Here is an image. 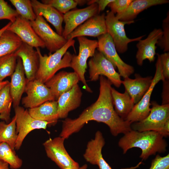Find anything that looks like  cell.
<instances>
[{
    "instance_id": "obj_45",
    "label": "cell",
    "mask_w": 169,
    "mask_h": 169,
    "mask_svg": "<svg viewBox=\"0 0 169 169\" xmlns=\"http://www.w3.org/2000/svg\"><path fill=\"white\" fill-rule=\"evenodd\" d=\"M87 165L86 164H84L82 166L79 167V169H87Z\"/></svg>"
},
{
    "instance_id": "obj_12",
    "label": "cell",
    "mask_w": 169,
    "mask_h": 169,
    "mask_svg": "<svg viewBox=\"0 0 169 169\" xmlns=\"http://www.w3.org/2000/svg\"><path fill=\"white\" fill-rule=\"evenodd\" d=\"M36 34L44 44L49 54L63 47L68 40L54 31L42 16H37L36 19L30 21Z\"/></svg>"
},
{
    "instance_id": "obj_2",
    "label": "cell",
    "mask_w": 169,
    "mask_h": 169,
    "mask_svg": "<svg viewBox=\"0 0 169 169\" xmlns=\"http://www.w3.org/2000/svg\"><path fill=\"white\" fill-rule=\"evenodd\" d=\"M124 135L119 140L118 145L124 154L131 148H139L141 150L140 158L146 160L151 156L157 153H164L166 150V141L157 132H140L132 130Z\"/></svg>"
},
{
    "instance_id": "obj_11",
    "label": "cell",
    "mask_w": 169,
    "mask_h": 169,
    "mask_svg": "<svg viewBox=\"0 0 169 169\" xmlns=\"http://www.w3.org/2000/svg\"><path fill=\"white\" fill-rule=\"evenodd\" d=\"M64 139L60 136L49 138L43 145L47 156L61 169H79V164L69 156L64 145Z\"/></svg>"
},
{
    "instance_id": "obj_3",
    "label": "cell",
    "mask_w": 169,
    "mask_h": 169,
    "mask_svg": "<svg viewBox=\"0 0 169 169\" xmlns=\"http://www.w3.org/2000/svg\"><path fill=\"white\" fill-rule=\"evenodd\" d=\"M75 43L73 39L68 40L63 47L49 56L46 54L43 55L39 48H36L39 56V66L35 79L45 84L59 69L70 67L72 54L67 50L72 47L76 52Z\"/></svg>"
},
{
    "instance_id": "obj_21",
    "label": "cell",
    "mask_w": 169,
    "mask_h": 169,
    "mask_svg": "<svg viewBox=\"0 0 169 169\" xmlns=\"http://www.w3.org/2000/svg\"><path fill=\"white\" fill-rule=\"evenodd\" d=\"M135 78L129 77L122 80L126 91L135 105L138 103L149 89L153 79L152 76L142 77L138 74L135 75Z\"/></svg>"
},
{
    "instance_id": "obj_37",
    "label": "cell",
    "mask_w": 169,
    "mask_h": 169,
    "mask_svg": "<svg viewBox=\"0 0 169 169\" xmlns=\"http://www.w3.org/2000/svg\"><path fill=\"white\" fill-rule=\"evenodd\" d=\"M133 0H114L109 4L111 11L114 14L120 13L123 12Z\"/></svg>"
},
{
    "instance_id": "obj_33",
    "label": "cell",
    "mask_w": 169,
    "mask_h": 169,
    "mask_svg": "<svg viewBox=\"0 0 169 169\" xmlns=\"http://www.w3.org/2000/svg\"><path fill=\"white\" fill-rule=\"evenodd\" d=\"M16 10L23 18L30 21L34 20L37 17L29 0H10Z\"/></svg>"
},
{
    "instance_id": "obj_46",
    "label": "cell",
    "mask_w": 169,
    "mask_h": 169,
    "mask_svg": "<svg viewBox=\"0 0 169 169\" xmlns=\"http://www.w3.org/2000/svg\"><path fill=\"white\" fill-rule=\"evenodd\" d=\"M0 119H1V116L0 115Z\"/></svg>"
},
{
    "instance_id": "obj_39",
    "label": "cell",
    "mask_w": 169,
    "mask_h": 169,
    "mask_svg": "<svg viewBox=\"0 0 169 169\" xmlns=\"http://www.w3.org/2000/svg\"><path fill=\"white\" fill-rule=\"evenodd\" d=\"M162 73L165 80L169 79V53L165 52L160 54Z\"/></svg>"
},
{
    "instance_id": "obj_20",
    "label": "cell",
    "mask_w": 169,
    "mask_h": 169,
    "mask_svg": "<svg viewBox=\"0 0 169 169\" xmlns=\"http://www.w3.org/2000/svg\"><path fill=\"white\" fill-rule=\"evenodd\" d=\"M105 144L102 133L97 131L94 139L88 142L83 156L87 162L97 165L99 169H112L103 157L102 150Z\"/></svg>"
},
{
    "instance_id": "obj_18",
    "label": "cell",
    "mask_w": 169,
    "mask_h": 169,
    "mask_svg": "<svg viewBox=\"0 0 169 169\" xmlns=\"http://www.w3.org/2000/svg\"><path fill=\"white\" fill-rule=\"evenodd\" d=\"M162 34L161 29L155 28L151 31L145 39L138 41L136 44L137 51L136 55L137 64L142 66L143 61L148 59L150 62H153L155 59L156 50L159 40Z\"/></svg>"
},
{
    "instance_id": "obj_14",
    "label": "cell",
    "mask_w": 169,
    "mask_h": 169,
    "mask_svg": "<svg viewBox=\"0 0 169 169\" xmlns=\"http://www.w3.org/2000/svg\"><path fill=\"white\" fill-rule=\"evenodd\" d=\"M98 14V5L95 3L84 8L69 11L64 15L65 25L62 36L66 39L67 36L82 23Z\"/></svg>"
},
{
    "instance_id": "obj_30",
    "label": "cell",
    "mask_w": 169,
    "mask_h": 169,
    "mask_svg": "<svg viewBox=\"0 0 169 169\" xmlns=\"http://www.w3.org/2000/svg\"><path fill=\"white\" fill-rule=\"evenodd\" d=\"M0 160L7 163L12 169H18L23 164L22 160L16 154L15 150L5 142L0 143Z\"/></svg>"
},
{
    "instance_id": "obj_25",
    "label": "cell",
    "mask_w": 169,
    "mask_h": 169,
    "mask_svg": "<svg viewBox=\"0 0 169 169\" xmlns=\"http://www.w3.org/2000/svg\"><path fill=\"white\" fill-rule=\"evenodd\" d=\"M168 0H133L128 7L122 12L116 14V17L123 21H134L141 12L148 8L158 5L169 3Z\"/></svg>"
},
{
    "instance_id": "obj_34",
    "label": "cell",
    "mask_w": 169,
    "mask_h": 169,
    "mask_svg": "<svg viewBox=\"0 0 169 169\" xmlns=\"http://www.w3.org/2000/svg\"><path fill=\"white\" fill-rule=\"evenodd\" d=\"M41 2L53 7L63 14L75 8L78 5L76 0H42Z\"/></svg>"
},
{
    "instance_id": "obj_35",
    "label": "cell",
    "mask_w": 169,
    "mask_h": 169,
    "mask_svg": "<svg viewBox=\"0 0 169 169\" xmlns=\"http://www.w3.org/2000/svg\"><path fill=\"white\" fill-rule=\"evenodd\" d=\"M19 15L16 10L13 8L7 2L0 0V20L8 19L13 23Z\"/></svg>"
},
{
    "instance_id": "obj_17",
    "label": "cell",
    "mask_w": 169,
    "mask_h": 169,
    "mask_svg": "<svg viewBox=\"0 0 169 169\" xmlns=\"http://www.w3.org/2000/svg\"><path fill=\"white\" fill-rule=\"evenodd\" d=\"M79 81L78 75L75 72L62 71L55 74L45 84L57 101L61 95L71 90Z\"/></svg>"
},
{
    "instance_id": "obj_27",
    "label": "cell",
    "mask_w": 169,
    "mask_h": 169,
    "mask_svg": "<svg viewBox=\"0 0 169 169\" xmlns=\"http://www.w3.org/2000/svg\"><path fill=\"white\" fill-rule=\"evenodd\" d=\"M111 94L115 111L120 118L125 120L135 105L132 99L125 90L121 93L112 87Z\"/></svg>"
},
{
    "instance_id": "obj_8",
    "label": "cell",
    "mask_w": 169,
    "mask_h": 169,
    "mask_svg": "<svg viewBox=\"0 0 169 169\" xmlns=\"http://www.w3.org/2000/svg\"><path fill=\"white\" fill-rule=\"evenodd\" d=\"M157 58L156 64V70L151 85L140 100L134 105L125 119L131 124L141 121L148 116L151 110L150 99L154 88L159 81L165 80L160 54H157Z\"/></svg>"
},
{
    "instance_id": "obj_13",
    "label": "cell",
    "mask_w": 169,
    "mask_h": 169,
    "mask_svg": "<svg viewBox=\"0 0 169 169\" xmlns=\"http://www.w3.org/2000/svg\"><path fill=\"white\" fill-rule=\"evenodd\" d=\"M25 92L27 95L22 99V103L26 108L35 107L47 101L55 100L50 89L36 79L27 80Z\"/></svg>"
},
{
    "instance_id": "obj_42",
    "label": "cell",
    "mask_w": 169,
    "mask_h": 169,
    "mask_svg": "<svg viewBox=\"0 0 169 169\" xmlns=\"http://www.w3.org/2000/svg\"><path fill=\"white\" fill-rule=\"evenodd\" d=\"M12 23L10 22H9L6 25L0 29V37L3 33L6 30L8 27L11 25Z\"/></svg>"
},
{
    "instance_id": "obj_9",
    "label": "cell",
    "mask_w": 169,
    "mask_h": 169,
    "mask_svg": "<svg viewBox=\"0 0 169 169\" xmlns=\"http://www.w3.org/2000/svg\"><path fill=\"white\" fill-rule=\"evenodd\" d=\"M16 119V131L18 138L15 149L18 150L21 147L25 137L32 131L35 129L45 130L49 123L33 117L28 110L23 107L17 106L14 108Z\"/></svg>"
},
{
    "instance_id": "obj_23",
    "label": "cell",
    "mask_w": 169,
    "mask_h": 169,
    "mask_svg": "<svg viewBox=\"0 0 169 169\" xmlns=\"http://www.w3.org/2000/svg\"><path fill=\"white\" fill-rule=\"evenodd\" d=\"M31 2L36 16L44 17L54 27L57 33L62 36L63 31L62 24L64 21V14L49 5L37 0H32Z\"/></svg>"
},
{
    "instance_id": "obj_5",
    "label": "cell",
    "mask_w": 169,
    "mask_h": 169,
    "mask_svg": "<svg viewBox=\"0 0 169 169\" xmlns=\"http://www.w3.org/2000/svg\"><path fill=\"white\" fill-rule=\"evenodd\" d=\"M77 38L79 44V54L77 55L72 54L70 67L77 74L79 80L82 83L86 90L92 93V90L87 84L84 75L87 68V60L94 55L96 49L98 47V42L84 36L77 37Z\"/></svg>"
},
{
    "instance_id": "obj_28",
    "label": "cell",
    "mask_w": 169,
    "mask_h": 169,
    "mask_svg": "<svg viewBox=\"0 0 169 169\" xmlns=\"http://www.w3.org/2000/svg\"><path fill=\"white\" fill-rule=\"evenodd\" d=\"M22 42L16 34L7 29L0 37V57L15 52Z\"/></svg>"
},
{
    "instance_id": "obj_24",
    "label": "cell",
    "mask_w": 169,
    "mask_h": 169,
    "mask_svg": "<svg viewBox=\"0 0 169 169\" xmlns=\"http://www.w3.org/2000/svg\"><path fill=\"white\" fill-rule=\"evenodd\" d=\"M22 60L18 57L15 69L11 76L10 91L14 108L19 106L27 83Z\"/></svg>"
},
{
    "instance_id": "obj_38",
    "label": "cell",
    "mask_w": 169,
    "mask_h": 169,
    "mask_svg": "<svg viewBox=\"0 0 169 169\" xmlns=\"http://www.w3.org/2000/svg\"><path fill=\"white\" fill-rule=\"evenodd\" d=\"M149 169H169V154L163 157L156 155L152 160Z\"/></svg>"
},
{
    "instance_id": "obj_44",
    "label": "cell",
    "mask_w": 169,
    "mask_h": 169,
    "mask_svg": "<svg viewBox=\"0 0 169 169\" xmlns=\"http://www.w3.org/2000/svg\"><path fill=\"white\" fill-rule=\"evenodd\" d=\"M88 0H76L78 4L83 5L87 2Z\"/></svg>"
},
{
    "instance_id": "obj_10",
    "label": "cell",
    "mask_w": 169,
    "mask_h": 169,
    "mask_svg": "<svg viewBox=\"0 0 169 169\" xmlns=\"http://www.w3.org/2000/svg\"><path fill=\"white\" fill-rule=\"evenodd\" d=\"M97 38L98 50L112 63L115 69H118L120 77L124 79L133 74L134 71V67L125 63L120 58L110 35L107 33Z\"/></svg>"
},
{
    "instance_id": "obj_1",
    "label": "cell",
    "mask_w": 169,
    "mask_h": 169,
    "mask_svg": "<svg viewBox=\"0 0 169 169\" xmlns=\"http://www.w3.org/2000/svg\"><path fill=\"white\" fill-rule=\"evenodd\" d=\"M99 78L100 92L97 100L85 109L77 118H66L63 120L59 136L64 139L68 138L91 120L106 124L115 136L132 130L131 123L120 118L114 109L111 94L112 84L104 76H100Z\"/></svg>"
},
{
    "instance_id": "obj_22",
    "label": "cell",
    "mask_w": 169,
    "mask_h": 169,
    "mask_svg": "<svg viewBox=\"0 0 169 169\" xmlns=\"http://www.w3.org/2000/svg\"><path fill=\"white\" fill-rule=\"evenodd\" d=\"M82 95V92L78 84L61 95L57 100L59 118H67L70 111L79 107Z\"/></svg>"
},
{
    "instance_id": "obj_43",
    "label": "cell",
    "mask_w": 169,
    "mask_h": 169,
    "mask_svg": "<svg viewBox=\"0 0 169 169\" xmlns=\"http://www.w3.org/2000/svg\"><path fill=\"white\" fill-rule=\"evenodd\" d=\"M9 82L8 80L0 81V91L4 86Z\"/></svg>"
},
{
    "instance_id": "obj_7",
    "label": "cell",
    "mask_w": 169,
    "mask_h": 169,
    "mask_svg": "<svg viewBox=\"0 0 169 169\" xmlns=\"http://www.w3.org/2000/svg\"><path fill=\"white\" fill-rule=\"evenodd\" d=\"M105 23L107 33L111 37L116 50L120 53H123L128 49L130 43L141 39L145 35L134 38H130L126 36L125 30V25L134 23V21H123L118 20L115 14L108 11L105 16Z\"/></svg>"
},
{
    "instance_id": "obj_41",
    "label": "cell",
    "mask_w": 169,
    "mask_h": 169,
    "mask_svg": "<svg viewBox=\"0 0 169 169\" xmlns=\"http://www.w3.org/2000/svg\"><path fill=\"white\" fill-rule=\"evenodd\" d=\"M0 169H10L8 164L0 160Z\"/></svg>"
},
{
    "instance_id": "obj_26",
    "label": "cell",
    "mask_w": 169,
    "mask_h": 169,
    "mask_svg": "<svg viewBox=\"0 0 169 169\" xmlns=\"http://www.w3.org/2000/svg\"><path fill=\"white\" fill-rule=\"evenodd\" d=\"M58 106L57 101H48L38 106L29 109L28 111L34 119L47 122L49 125H54L59 118Z\"/></svg>"
},
{
    "instance_id": "obj_19",
    "label": "cell",
    "mask_w": 169,
    "mask_h": 169,
    "mask_svg": "<svg viewBox=\"0 0 169 169\" xmlns=\"http://www.w3.org/2000/svg\"><path fill=\"white\" fill-rule=\"evenodd\" d=\"M15 52L22 60L27 80L31 81L35 79L39 66V58L37 50L23 42Z\"/></svg>"
},
{
    "instance_id": "obj_31",
    "label": "cell",
    "mask_w": 169,
    "mask_h": 169,
    "mask_svg": "<svg viewBox=\"0 0 169 169\" xmlns=\"http://www.w3.org/2000/svg\"><path fill=\"white\" fill-rule=\"evenodd\" d=\"M18 57L15 52L0 57V81L11 76L16 67Z\"/></svg>"
},
{
    "instance_id": "obj_36",
    "label": "cell",
    "mask_w": 169,
    "mask_h": 169,
    "mask_svg": "<svg viewBox=\"0 0 169 169\" xmlns=\"http://www.w3.org/2000/svg\"><path fill=\"white\" fill-rule=\"evenodd\" d=\"M162 34L157 44L165 52L169 51V12L167 16L163 21Z\"/></svg>"
},
{
    "instance_id": "obj_6",
    "label": "cell",
    "mask_w": 169,
    "mask_h": 169,
    "mask_svg": "<svg viewBox=\"0 0 169 169\" xmlns=\"http://www.w3.org/2000/svg\"><path fill=\"white\" fill-rule=\"evenodd\" d=\"M89 78L90 81L98 80L100 76L106 77L116 87H119L122 84L120 76L112 63L100 52L96 50L94 56L89 60Z\"/></svg>"
},
{
    "instance_id": "obj_16",
    "label": "cell",
    "mask_w": 169,
    "mask_h": 169,
    "mask_svg": "<svg viewBox=\"0 0 169 169\" xmlns=\"http://www.w3.org/2000/svg\"><path fill=\"white\" fill-rule=\"evenodd\" d=\"M105 15L103 13L94 16L75 28L67 37L68 40L75 37L89 36L98 37L107 33Z\"/></svg>"
},
{
    "instance_id": "obj_4",
    "label": "cell",
    "mask_w": 169,
    "mask_h": 169,
    "mask_svg": "<svg viewBox=\"0 0 169 169\" xmlns=\"http://www.w3.org/2000/svg\"><path fill=\"white\" fill-rule=\"evenodd\" d=\"M151 103L149 115L143 120L131 124V129L140 132L155 131L167 137L169 136V104L160 105L154 101Z\"/></svg>"
},
{
    "instance_id": "obj_15",
    "label": "cell",
    "mask_w": 169,
    "mask_h": 169,
    "mask_svg": "<svg viewBox=\"0 0 169 169\" xmlns=\"http://www.w3.org/2000/svg\"><path fill=\"white\" fill-rule=\"evenodd\" d=\"M7 30L16 34L24 42L36 48L45 47L44 44L36 33L30 21L19 15L8 27Z\"/></svg>"
},
{
    "instance_id": "obj_40",
    "label": "cell",
    "mask_w": 169,
    "mask_h": 169,
    "mask_svg": "<svg viewBox=\"0 0 169 169\" xmlns=\"http://www.w3.org/2000/svg\"><path fill=\"white\" fill-rule=\"evenodd\" d=\"M114 0H88L87 3L89 5L94 3H96L98 5V13L104 10L106 6Z\"/></svg>"
},
{
    "instance_id": "obj_29",
    "label": "cell",
    "mask_w": 169,
    "mask_h": 169,
    "mask_svg": "<svg viewBox=\"0 0 169 169\" xmlns=\"http://www.w3.org/2000/svg\"><path fill=\"white\" fill-rule=\"evenodd\" d=\"M18 136L15 116L8 124L4 121L0 122V143H7L14 150Z\"/></svg>"
},
{
    "instance_id": "obj_32",
    "label": "cell",
    "mask_w": 169,
    "mask_h": 169,
    "mask_svg": "<svg viewBox=\"0 0 169 169\" xmlns=\"http://www.w3.org/2000/svg\"><path fill=\"white\" fill-rule=\"evenodd\" d=\"M13 103L10 91V82L0 91V115L1 120L7 122L10 120V113Z\"/></svg>"
}]
</instances>
